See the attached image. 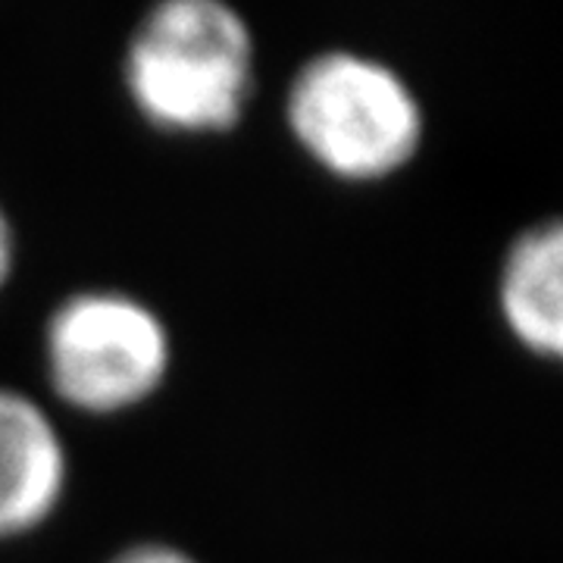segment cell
I'll list each match as a JSON object with an SVG mask.
<instances>
[{"instance_id": "6da1fadb", "label": "cell", "mask_w": 563, "mask_h": 563, "mask_svg": "<svg viewBox=\"0 0 563 563\" xmlns=\"http://www.w3.org/2000/svg\"><path fill=\"white\" fill-rule=\"evenodd\" d=\"M122 91L144 125L173 139L239 129L257 91V35L225 0H161L122 47Z\"/></svg>"}, {"instance_id": "7a4b0ae2", "label": "cell", "mask_w": 563, "mask_h": 563, "mask_svg": "<svg viewBox=\"0 0 563 563\" xmlns=\"http://www.w3.org/2000/svg\"><path fill=\"white\" fill-rule=\"evenodd\" d=\"M285 129L322 173L373 181L398 173L413 157L422 110L388 63L329 47L307 57L288 81Z\"/></svg>"}, {"instance_id": "3957f363", "label": "cell", "mask_w": 563, "mask_h": 563, "mask_svg": "<svg viewBox=\"0 0 563 563\" xmlns=\"http://www.w3.org/2000/svg\"><path fill=\"white\" fill-rule=\"evenodd\" d=\"M41 361L57 404L91 420H113L161 395L176 366V339L151 301L95 285L51 310Z\"/></svg>"}, {"instance_id": "277c9868", "label": "cell", "mask_w": 563, "mask_h": 563, "mask_svg": "<svg viewBox=\"0 0 563 563\" xmlns=\"http://www.w3.org/2000/svg\"><path fill=\"white\" fill-rule=\"evenodd\" d=\"M73 463L54 413L32 395L0 385V542H20L60 514Z\"/></svg>"}, {"instance_id": "5b68a950", "label": "cell", "mask_w": 563, "mask_h": 563, "mask_svg": "<svg viewBox=\"0 0 563 563\" xmlns=\"http://www.w3.org/2000/svg\"><path fill=\"white\" fill-rule=\"evenodd\" d=\"M501 303L526 344L563 357V220L539 222L510 244Z\"/></svg>"}, {"instance_id": "8992f818", "label": "cell", "mask_w": 563, "mask_h": 563, "mask_svg": "<svg viewBox=\"0 0 563 563\" xmlns=\"http://www.w3.org/2000/svg\"><path fill=\"white\" fill-rule=\"evenodd\" d=\"M103 563H203L198 554H191L188 548H181L176 542H135L120 548L117 554H110Z\"/></svg>"}, {"instance_id": "52a82bcc", "label": "cell", "mask_w": 563, "mask_h": 563, "mask_svg": "<svg viewBox=\"0 0 563 563\" xmlns=\"http://www.w3.org/2000/svg\"><path fill=\"white\" fill-rule=\"evenodd\" d=\"M16 257H20V239H16V225L7 213V203L0 201V295L7 291V285L16 273Z\"/></svg>"}]
</instances>
